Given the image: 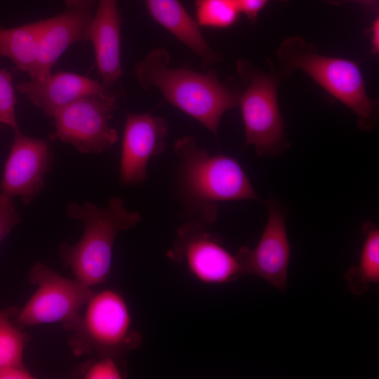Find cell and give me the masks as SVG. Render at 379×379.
I'll return each instance as SVG.
<instances>
[{
    "label": "cell",
    "mask_w": 379,
    "mask_h": 379,
    "mask_svg": "<svg viewBox=\"0 0 379 379\" xmlns=\"http://www.w3.org/2000/svg\"><path fill=\"white\" fill-rule=\"evenodd\" d=\"M176 196L189 220L205 225L218 216V204L244 199L260 200L238 161L224 154L211 155L192 135L176 140Z\"/></svg>",
    "instance_id": "6da1fadb"
},
{
    "label": "cell",
    "mask_w": 379,
    "mask_h": 379,
    "mask_svg": "<svg viewBox=\"0 0 379 379\" xmlns=\"http://www.w3.org/2000/svg\"><path fill=\"white\" fill-rule=\"evenodd\" d=\"M170 59L164 48L152 50L135 67L138 82L145 90L158 89L166 102L217 136L222 115L239 105L241 90L222 83L213 69L173 68Z\"/></svg>",
    "instance_id": "7a4b0ae2"
},
{
    "label": "cell",
    "mask_w": 379,
    "mask_h": 379,
    "mask_svg": "<svg viewBox=\"0 0 379 379\" xmlns=\"http://www.w3.org/2000/svg\"><path fill=\"white\" fill-rule=\"evenodd\" d=\"M67 215L83 222L84 231L75 244L63 242L59 256L73 272L75 279L88 287L105 283L112 272L114 245L118 234L142 220L137 211L128 210L124 200L112 197L105 206L91 201L82 204L71 201Z\"/></svg>",
    "instance_id": "3957f363"
},
{
    "label": "cell",
    "mask_w": 379,
    "mask_h": 379,
    "mask_svg": "<svg viewBox=\"0 0 379 379\" xmlns=\"http://www.w3.org/2000/svg\"><path fill=\"white\" fill-rule=\"evenodd\" d=\"M276 56L279 63L277 72L281 79L290 77L295 70L302 71L357 115L359 128L370 131L375 126L378 100L368 95L357 63L319 53L314 45L298 36L285 39Z\"/></svg>",
    "instance_id": "277c9868"
},
{
    "label": "cell",
    "mask_w": 379,
    "mask_h": 379,
    "mask_svg": "<svg viewBox=\"0 0 379 379\" xmlns=\"http://www.w3.org/2000/svg\"><path fill=\"white\" fill-rule=\"evenodd\" d=\"M86 305L68 340L75 357L123 359L140 347L142 336L133 326L130 308L121 293L112 288L94 292Z\"/></svg>",
    "instance_id": "5b68a950"
},
{
    "label": "cell",
    "mask_w": 379,
    "mask_h": 379,
    "mask_svg": "<svg viewBox=\"0 0 379 379\" xmlns=\"http://www.w3.org/2000/svg\"><path fill=\"white\" fill-rule=\"evenodd\" d=\"M236 67L244 86L239 105L246 145L253 146L260 157L280 154L288 145L277 96L282 79L277 71L264 72L245 60Z\"/></svg>",
    "instance_id": "8992f818"
},
{
    "label": "cell",
    "mask_w": 379,
    "mask_h": 379,
    "mask_svg": "<svg viewBox=\"0 0 379 379\" xmlns=\"http://www.w3.org/2000/svg\"><path fill=\"white\" fill-rule=\"evenodd\" d=\"M28 280L37 289L15 314V322L22 328L61 323L70 332L81 319L80 310L94 293L91 287L64 277L40 262L30 268Z\"/></svg>",
    "instance_id": "52a82bcc"
},
{
    "label": "cell",
    "mask_w": 379,
    "mask_h": 379,
    "mask_svg": "<svg viewBox=\"0 0 379 379\" xmlns=\"http://www.w3.org/2000/svg\"><path fill=\"white\" fill-rule=\"evenodd\" d=\"M117 108L112 93L83 97L58 110L50 140L74 146L82 154H99L109 149L118 134L110 125Z\"/></svg>",
    "instance_id": "ba28073f"
},
{
    "label": "cell",
    "mask_w": 379,
    "mask_h": 379,
    "mask_svg": "<svg viewBox=\"0 0 379 379\" xmlns=\"http://www.w3.org/2000/svg\"><path fill=\"white\" fill-rule=\"evenodd\" d=\"M205 224L189 220L176 232L166 256L183 265L199 281L222 284L234 281L244 275L237 255L230 253L221 241L206 230Z\"/></svg>",
    "instance_id": "9c48e42d"
},
{
    "label": "cell",
    "mask_w": 379,
    "mask_h": 379,
    "mask_svg": "<svg viewBox=\"0 0 379 379\" xmlns=\"http://www.w3.org/2000/svg\"><path fill=\"white\" fill-rule=\"evenodd\" d=\"M53 164V150L47 139L13 131V140L5 164L0 192L29 204L46 187L45 178Z\"/></svg>",
    "instance_id": "30bf717a"
},
{
    "label": "cell",
    "mask_w": 379,
    "mask_h": 379,
    "mask_svg": "<svg viewBox=\"0 0 379 379\" xmlns=\"http://www.w3.org/2000/svg\"><path fill=\"white\" fill-rule=\"evenodd\" d=\"M267 206L268 218L258 243L253 249L243 246L236 254L244 275L258 276L284 292L291 258L286 213L275 199H270Z\"/></svg>",
    "instance_id": "8fae6325"
},
{
    "label": "cell",
    "mask_w": 379,
    "mask_h": 379,
    "mask_svg": "<svg viewBox=\"0 0 379 379\" xmlns=\"http://www.w3.org/2000/svg\"><path fill=\"white\" fill-rule=\"evenodd\" d=\"M98 1L65 0V9L62 13L43 20L38 62L31 79H45L68 47L77 42L90 41L93 8Z\"/></svg>",
    "instance_id": "7c38bea8"
},
{
    "label": "cell",
    "mask_w": 379,
    "mask_h": 379,
    "mask_svg": "<svg viewBox=\"0 0 379 379\" xmlns=\"http://www.w3.org/2000/svg\"><path fill=\"white\" fill-rule=\"evenodd\" d=\"M167 135L163 118L149 113L127 114L120 159L121 184L138 185L147 179V164L164 150Z\"/></svg>",
    "instance_id": "4fadbf2b"
},
{
    "label": "cell",
    "mask_w": 379,
    "mask_h": 379,
    "mask_svg": "<svg viewBox=\"0 0 379 379\" xmlns=\"http://www.w3.org/2000/svg\"><path fill=\"white\" fill-rule=\"evenodd\" d=\"M21 93L49 117L67 105L83 97L112 93L89 77L78 74L58 72L45 79L32 80L17 86Z\"/></svg>",
    "instance_id": "5bb4252c"
},
{
    "label": "cell",
    "mask_w": 379,
    "mask_h": 379,
    "mask_svg": "<svg viewBox=\"0 0 379 379\" xmlns=\"http://www.w3.org/2000/svg\"><path fill=\"white\" fill-rule=\"evenodd\" d=\"M118 0H98L90 31V41L95 51V62L102 84L110 88L120 78L121 17Z\"/></svg>",
    "instance_id": "9a60e30c"
},
{
    "label": "cell",
    "mask_w": 379,
    "mask_h": 379,
    "mask_svg": "<svg viewBox=\"0 0 379 379\" xmlns=\"http://www.w3.org/2000/svg\"><path fill=\"white\" fill-rule=\"evenodd\" d=\"M144 1L150 16L194 52L201 58L204 67L222 60V55L210 47L195 20L179 0Z\"/></svg>",
    "instance_id": "2e32d148"
},
{
    "label": "cell",
    "mask_w": 379,
    "mask_h": 379,
    "mask_svg": "<svg viewBox=\"0 0 379 379\" xmlns=\"http://www.w3.org/2000/svg\"><path fill=\"white\" fill-rule=\"evenodd\" d=\"M42 25L41 20L13 28H0V55L11 59L31 78L38 62Z\"/></svg>",
    "instance_id": "e0dca14e"
},
{
    "label": "cell",
    "mask_w": 379,
    "mask_h": 379,
    "mask_svg": "<svg viewBox=\"0 0 379 379\" xmlns=\"http://www.w3.org/2000/svg\"><path fill=\"white\" fill-rule=\"evenodd\" d=\"M362 232L364 240L358 265L349 269L345 275L350 291L357 295L366 293L371 284L379 282V230L367 222Z\"/></svg>",
    "instance_id": "ac0fdd59"
},
{
    "label": "cell",
    "mask_w": 379,
    "mask_h": 379,
    "mask_svg": "<svg viewBox=\"0 0 379 379\" xmlns=\"http://www.w3.org/2000/svg\"><path fill=\"white\" fill-rule=\"evenodd\" d=\"M18 311L15 307L0 310V368L25 366L23 354L30 338L15 322Z\"/></svg>",
    "instance_id": "d6986e66"
},
{
    "label": "cell",
    "mask_w": 379,
    "mask_h": 379,
    "mask_svg": "<svg viewBox=\"0 0 379 379\" xmlns=\"http://www.w3.org/2000/svg\"><path fill=\"white\" fill-rule=\"evenodd\" d=\"M241 11L237 0H196L195 21L199 27L228 28L238 20Z\"/></svg>",
    "instance_id": "ffe728a7"
},
{
    "label": "cell",
    "mask_w": 379,
    "mask_h": 379,
    "mask_svg": "<svg viewBox=\"0 0 379 379\" xmlns=\"http://www.w3.org/2000/svg\"><path fill=\"white\" fill-rule=\"evenodd\" d=\"M121 358L111 356L93 357L82 364L78 375L85 379H121L125 378Z\"/></svg>",
    "instance_id": "44dd1931"
},
{
    "label": "cell",
    "mask_w": 379,
    "mask_h": 379,
    "mask_svg": "<svg viewBox=\"0 0 379 379\" xmlns=\"http://www.w3.org/2000/svg\"><path fill=\"white\" fill-rule=\"evenodd\" d=\"M15 103L12 75L0 69V123L8 126L13 131L20 129L15 117Z\"/></svg>",
    "instance_id": "7402d4cb"
},
{
    "label": "cell",
    "mask_w": 379,
    "mask_h": 379,
    "mask_svg": "<svg viewBox=\"0 0 379 379\" xmlns=\"http://www.w3.org/2000/svg\"><path fill=\"white\" fill-rule=\"evenodd\" d=\"M20 221L13 199L0 192V244Z\"/></svg>",
    "instance_id": "603a6c76"
},
{
    "label": "cell",
    "mask_w": 379,
    "mask_h": 379,
    "mask_svg": "<svg viewBox=\"0 0 379 379\" xmlns=\"http://www.w3.org/2000/svg\"><path fill=\"white\" fill-rule=\"evenodd\" d=\"M270 0H237L241 13L244 14L251 22H255L260 12ZM287 1L288 0H280Z\"/></svg>",
    "instance_id": "cb8c5ba5"
},
{
    "label": "cell",
    "mask_w": 379,
    "mask_h": 379,
    "mask_svg": "<svg viewBox=\"0 0 379 379\" xmlns=\"http://www.w3.org/2000/svg\"><path fill=\"white\" fill-rule=\"evenodd\" d=\"M34 375L25 366H4L0 368V379H32Z\"/></svg>",
    "instance_id": "d4e9b609"
},
{
    "label": "cell",
    "mask_w": 379,
    "mask_h": 379,
    "mask_svg": "<svg viewBox=\"0 0 379 379\" xmlns=\"http://www.w3.org/2000/svg\"><path fill=\"white\" fill-rule=\"evenodd\" d=\"M371 43L373 53H378L379 51V18H375L371 27Z\"/></svg>",
    "instance_id": "484cf974"
},
{
    "label": "cell",
    "mask_w": 379,
    "mask_h": 379,
    "mask_svg": "<svg viewBox=\"0 0 379 379\" xmlns=\"http://www.w3.org/2000/svg\"><path fill=\"white\" fill-rule=\"evenodd\" d=\"M327 3L331 4H342L348 2H357L361 5L366 10H375L378 0H324Z\"/></svg>",
    "instance_id": "4316f807"
}]
</instances>
